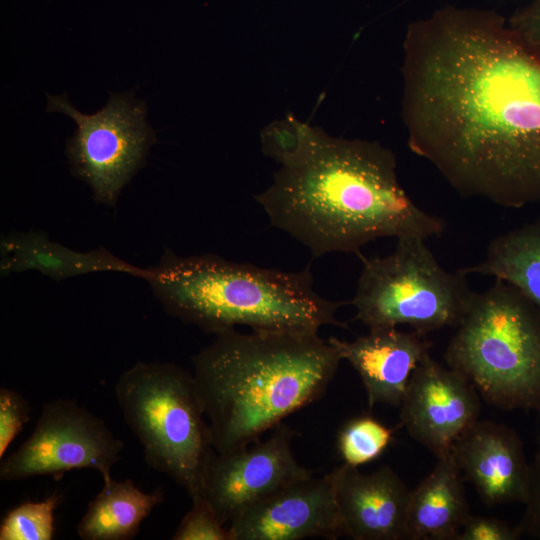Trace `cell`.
I'll use <instances>...</instances> for the list:
<instances>
[{
	"mask_svg": "<svg viewBox=\"0 0 540 540\" xmlns=\"http://www.w3.org/2000/svg\"><path fill=\"white\" fill-rule=\"evenodd\" d=\"M2 275L35 270L53 280L95 272H121L144 280L149 269L139 268L103 247L87 252L72 250L50 241L42 231L10 232L0 242Z\"/></svg>",
	"mask_w": 540,
	"mask_h": 540,
	"instance_id": "16",
	"label": "cell"
},
{
	"mask_svg": "<svg viewBox=\"0 0 540 540\" xmlns=\"http://www.w3.org/2000/svg\"><path fill=\"white\" fill-rule=\"evenodd\" d=\"M408 145L464 198L540 203V58L499 14L447 6L403 44Z\"/></svg>",
	"mask_w": 540,
	"mask_h": 540,
	"instance_id": "1",
	"label": "cell"
},
{
	"mask_svg": "<svg viewBox=\"0 0 540 540\" xmlns=\"http://www.w3.org/2000/svg\"><path fill=\"white\" fill-rule=\"evenodd\" d=\"M446 348L447 366L502 410L540 414V311L496 280L476 293Z\"/></svg>",
	"mask_w": 540,
	"mask_h": 540,
	"instance_id": "5",
	"label": "cell"
},
{
	"mask_svg": "<svg viewBox=\"0 0 540 540\" xmlns=\"http://www.w3.org/2000/svg\"><path fill=\"white\" fill-rule=\"evenodd\" d=\"M451 453L486 505L524 503L530 464L514 429L477 420L459 437Z\"/></svg>",
	"mask_w": 540,
	"mask_h": 540,
	"instance_id": "13",
	"label": "cell"
},
{
	"mask_svg": "<svg viewBox=\"0 0 540 540\" xmlns=\"http://www.w3.org/2000/svg\"><path fill=\"white\" fill-rule=\"evenodd\" d=\"M399 408L401 426L438 459L449 455L459 437L479 420L481 402L462 374L429 353L412 373Z\"/></svg>",
	"mask_w": 540,
	"mask_h": 540,
	"instance_id": "11",
	"label": "cell"
},
{
	"mask_svg": "<svg viewBox=\"0 0 540 540\" xmlns=\"http://www.w3.org/2000/svg\"><path fill=\"white\" fill-rule=\"evenodd\" d=\"M328 341L360 376L369 409L377 404L400 407L412 373L431 346L425 335L397 327L369 329L353 341L334 336Z\"/></svg>",
	"mask_w": 540,
	"mask_h": 540,
	"instance_id": "15",
	"label": "cell"
},
{
	"mask_svg": "<svg viewBox=\"0 0 540 540\" xmlns=\"http://www.w3.org/2000/svg\"><path fill=\"white\" fill-rule=\"evenodd\" d=\"M295 431L284 424L264 441L214 456L203 496L225 525L243 511L298 480L312 476L292 451Z\"/></svg>",
	"mask_w": 540,
	"mask_h": 540,
	"instance_id": "10",
	"label": "cell"
},
{
	"mask_svg": "<svg viewBox=\"0 0 540 540\" xmlns=\"http://www.w3.org/2000/svg\"><path fill=\"white\" fill-rule=\"evenodd\" d=\"M47 97V111L64 113L77 124L66 147L72 173L90 186L96 202L114 206L156 142L144 102L130 93L111 94L101 110L87 115L77 111L66 94Z\"/></svg>",
	"mask_w": 540,
	"mask_h": 540,
	"instance_id": "8",
	"label": "cell"
},
{
	"mask_svg": "<svg viewBox=\"0 0 540 540\" xmlns=\"http://www.w3.org/2000/svg\"><path fill=\"white\" fill-rule=\"evenodd\" d=\"M192 501L191 509L181 520L172 536L173 540H229L228 528L218 518L204 497Z\"/></svg>",
	"mask_w": 540,
	"mask_h": 540,
	"instance_id": "22",
	"label": "cell"
},
{
	"mask_svg": "<svg viewBox=\"0 0 540 540\" xmlns=\"http://www.w3.org/2000/svg\"><path fill=\"white\" fill-rule=\"evenodd\" d=\"M524 512L517 524L522 535L540 539V434L537 438V449L530 463L527 493L524 501Z\"/></svg>",
	"mask_w": 540,
	"mask_h": 540,
	"instance_id": "25",
	"label": "cell"
},
{
	"mask_svg": "<svg viewBox=\"0 0 540 540\" xmlns=\"http://www.w3.org/2000/svg\"><path fill=\"white\" fill-rule=\"evenodd\" d=\"M304 124L287 116L266 126L261 132L263 153L281 163L298 148Z\"/></svg>",
	"mask_w": 540,
	"mask_h": 540,
	"instance_id": "23",
	"label": "cell"
},
{
	"mask_svg": "<svg viewBox=\"0 0 540 540\" xmlns=\"http://www.w3.org/2000/svg\"><path fill=\"white\" fill-rule=\"evenodd\" d=\"M163 500L161 488L147 493L131 479L103 481V488L89 502L77 526V534L83 540L132 539L142 522Z\"/></svg>",
	"mask_w": 540,
	"mask_h": 540,
	"instance_id": "18",
	"label": "cell"
},
{
	"mask_svg": "<svg viewBox=\"0 0 540 540\" xmlns=\"http://www.w3.org/2000/svg\"><path fill=\"white\" fill-rule=\"evenodd\" d=\"M255 196L270 223L310 250L360 256L378 238L441 235L445 221L401 186L391 150L375 141L333 137L304 124L295 152Z\"/></svg>",
	"mask_w": 540,
	"mask_h": 540,
	"instance_id": "2",
	"label": "cell"
},
{
	"mask_svg": "<svg viewBox=\"0 0 540 540\" xmlns=\"http://www.w3.org/2000/svg\"><path fill=\"white\" fill-rule=\"evenodd\" d=\"M393 440V430L369 415L345 422L337 435V449L344 464L359 467L378 459Z\"/></svg>",
	"mask_w": 540,
	"mask_h": 540,
	"instance_id": "20",
	"label": "cell"
},
{
	"mask_svg": "<svg viewBox=\"0 0 540 540\" xmlns=\"http://www.w3.org/2000/svg\"><path fill=\"white\" fill-rule=\"evenodd\" d=\"M469 515L463 474L450 453L410 490L405 540H457Z\"/></svg>",
	"mask_w": 540,
	"mask_h": 540,
	"instance_id": "17",
	"label": "cell"
},
{
	"mask_svg": "<svg viewBox=\"0 0 540 540\" xmlns=\"http://www.w3.org/2000/svg\"><path fill=\"white\" fill-rule=\"evenodd\" d=\"M419 237L397 239L383 257L362 254L355 294V320L368 329L407 325L426 335L457 327L475 294L460 270L444 269Z\"/></svg>",
	"mask_w": 540,
	"mask_h": 540,
	"instance_id": "7",
	"label": "cell"
},
{
	"mask_svg": "<svg viewBox=\"0 0 540 540\" xmlns=\"http://www.w3.org/2000/svg\"><path fill=\"white\" fill-rule=\"evenodd\" d=\"M31 406L17 391L0 389V458L29 421Z\"/></svg>",
	"mask_w": 540,
	"mask_h": 540,
	"instance_id": "24",
	"label": "cell"
},
{
	"mask_svg": "<svg viewBox=\"0 0 540 540\" xmlns=\"http://www.w3.org/2000/svg\"><path fill=\"white\" fill-rule=\"evenodd\" d=\"M522 536L517 525L510 526L498 518L470 514L457 540H517Z\"/></svg>",
	"mask_w": 540,
	"mask_h": 540,
	"instance_id": "26",
	"label": "cell"
},
{
	"mask_svg": "<svg viewBox=\"0 0 540 540\" xmlns=\"http://www.w3.org/2000/svg\"><path fill=\"white\" fill-rule=\"evenodd\" d=\"M330 473L345 536L405 540L410 489L390 466L364 474L343 463Z\"/></svg>",
	"mask_w": 540,
	"mask_h": 540,
	"instance_id": "14",
	"label": "cell"
},
{
	"mask_svg": "<svg viewBox=\"0 0 540 540\" xmlns=\"http://www.w3.org/2000/svg\"><path fill=\"white\" fill-rule=\"evenodd\" d=\"M60 496L26 501L6 513L0 525V540H51L55 532L54 513Z\"/></svg>",
	"mask_w": 540,
	"mask_h": 540,
	"instance_id": "21",
	"label": "cell"
},
{
	"mask_svg": "<svg viewBox=\"0 0 540 540\" xmlns=\"http://www.w3.org/2000/svg\"><path fill=\"white\" fill-rule=\"evenodd\" d=\"M523 43L540 58V0L515 12L507 21Z\"/></svg>",
	"mask_w": 540,
	"mask_h": 540,
	"instance_id": "27",
	"label": "cell"
},
{
	"mask_svg": "<svg viewBox=\"0 0 540 540\" xmlns=\"http://www.w3.org/2000/svg\"><path fill=\"white\" fill-rule=\"evenodd\" d=\"M229 540L345 536L331 473L293 482L249 507L228 527Z\"/></svg>",
	"mask_w": 540,
	"mask_h": 540,
	"instance_id": "12",
	"label": "cell"
},
{
	"mask_svg": "<svg viewBox=\"0 0 540 540\" xmlns=\"http://www.w3.org/2000/svg\"><path fill=\"white\" fill-rule=\"evenodd\" d=\"M115 395L146 463L191 500L203 496L216 451L193 374L172 363L138 362L119 377Z\"/></svg>",
	"mask_w": 540,
	"mask_h": 540,
	"instance_id": "6",
	"label": "cell"
},
{
	"mask_svg": "<svg viewBox=\"0 0 540 540\" xmlns=\"http://www.w3.org/2000/svg\"><path fill=\"white\" fill-rule=\"evenodd\" d=\"M342 360L318 333L230 329L217 334L192 359L216 453L257 442L320 399Z\"/></svg>",
	"mask_w": 540,
	"mask_h": 540,
	"instance_id": "3",
	"label": "cell"
},
{
	"mask_svg": "<svg viewBox=\"0 0 540 540\" xmlns=\"http://www.w3.org/2000/svg\"><path fill=\"white\" fill-rule=\"evenodd\" d=\"M459 270L513 286L540 311V218L493 238L481 261Z\"/></svg>",
	"mask_w": 540,
	"mask_h": 540,
	"instance_id": "19",
	"label": "cell"
},
{
	"mask_svg": "<svg viewBox=\"0 0 540 540\" xmlns=\"http://www.w3.org/2000/svg\"><path fill=\"white\" fill-rule=\"evenodd\" d=\"M123 446L100 418L75 401L52 400L43 405L32 434L2 460L0 479L49 475L58 480L70 470L90 468L107 481Z\"/></svg>",
	"mask_w": 540,
	"mask_h": 540,
	"instance_id": "9",
	"label": "cell"
},
{
	"mask_svg": "<svg viewBox=\"0 0 540 540\" xmlns=\"http://www.w3.org/2000/svg\"><path fill=\"white\" fill-rule=\"evenodd\" d=\"M148 269L146 281L164 310L206 333L239 325L303 333H318L325 325L348 329L336 317L345 303L316 293L308 267L282 271L215 254L181 257L166 249Z\"/></svg>",
	"mask_w": 540,
	"mask_h": 540,
	"instance_id": "4",
	"label": "cell"
}]
</instances>
